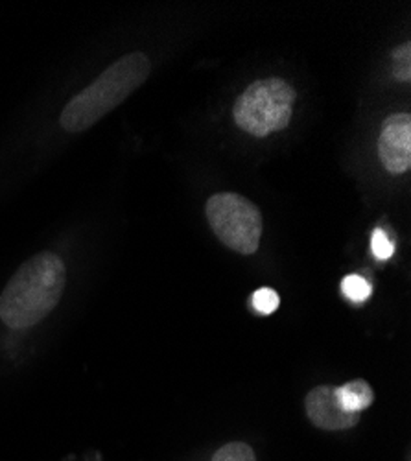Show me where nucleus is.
<instances>
[{
    "label": "nucleus",
    "instance_id": "10",
    "mask_svg": "<svg viewBox=\"0 0 411 461\" xmlns=\"http://www.w3.org/2000/svg\"><path fill=\"white\" fill-rule=\"evenodd\" d=\"M279 294L272 288H260L251 297V306L263 316H270L279 309Z\"/></svg>",
    "mask_w": 411,
    "mask_h": 461
},
{
    "label": "nucleus",
    "instance_id": "1",
    "mask_svg": "<svg viewBox=\"0 0 411 461\" xmlns=\"http://www.w3.org/2000/svg\"><path fill=\"white\" fill-rule=\"evenodd\" d=\"M65 283L61 257L50 251L30 257L0 295V320L13 330L37 325L58 306Z\"/></svg>",
    "mask_w": 411,
    "mask_h": 461
},
{
    "label": "nucleus",
    "instance_id": "4",
    "mask_svg": "<svg viewBox=\"0 0 411 461\" xmlns=\"http://www.w3.org/2000/svg\"><path fill=\"white\" fill-rule=\"evenodd\" d=\"M207 220L223 246L240 255L258 251L263 239V214L251 200L235 192H219L207 202Z\"/></svg>",
    "mask_w": 411,
    "mask_h": 461
},
{
    "label": "nucleus",
    "instance_id": "3",
    "mask_svg": "<svg viewBox=\"0 0 411 461\" xmlns=\"http://www.w3.org/2000/svg\"><path fill=\"white\" fill-rule=\"evenodd\" d=\"M293 104L295 91L282 78L256 80L235 102V122L255 137H268L288 128Z\"/></svg>",
    "mask_w": 411,
    "mask_h": 461
},
{
    "label": "nucleus",
    "instance_id": "5",
    "mask_svg": "<svg viewBox=\"0 0 411 461\" xmlns=\"http://www.w3.org/2000/svg\"><path fill=\"white\" fill-rule=\"evenodd\" d=\"M379 156L384 168L391 174H404L411 167V117L395 113L382 124L379 139Z\"/></svg>",
    "mask_w": 411,
    "mask_h": 461
},
{
    "label": "nucleus",
    "instance_id": "8",
    "mask_svg": "<svg viewBox=\"0 0 411 461\" xmlns=\"http://www.w3.org/2000/svg\"><path fill=\"white\" fill-rule=\"evenodd\" d=\"M210 461H256V456L247 443L235 441L218 448Z\"/></svg>",
    "mask_w": 411,
    "mask_h": 461
},
{
    "label": "nucleus",
    "instance_id": "2",
    "mask_svg": "<svg viewBox=\"0 0 411 461\" xmlns=\"http://www.w3.org/2000/svg\"><path fill=\"white\" fill-rule=\"evenodd\" d=\"M152 72L144 52H131L107 67L98 78L74 96L61 111L59 124L68 133H82L133 95Z\"/></svg>",
    "mask_w": 411,
    "mask_h": 461
},
{
    "label": "nucleus",
    "instance_id": "11",
    "mask_svg": "<svg viewBox=\"0 0 411 461\" xmlns=\"http://www.w3.org/2000/svg\"><path fill=\"white\" fill-rule=\"evenodd\" d=\"M393 76L398 82H409L411 80V45L404 43L393 52Z\"/></svg>",
    "mask_w": 411,
    "mask_h": 461
},
{
    "label": "nucleus",
    "instance_id": "9",
    "mask_svg": "<svg viewBox=\"0 0 411 461\" xmlns=\"http://www.w3.org/2000/svg\"><path fill=\"white\" fill-rule=\"evenodd\" d=\"M342 292L344 295L353 301V303H363L371 297L372 294V288L371 285L362 277V276H347L344 281H342Z\"/></svg>",
    "mask_w": 411,
    "mask_h": 461
},
{
    "label": "nucleus",
    "instance_id": "7",
    "mask_svg": "<svg viewBox=\"0 0 411 461\" xmlns=\"http://www.w3.org/2000/svg\"><path fill=\"white\" fill-rule=\"evenodd\" d=\"M335 399L345 411L360 413L375 402V392L365 380L358 378L347 382L342 388H335Z\"/></svg>",
    "mask_w": 411,
    "mask_h": 461
},
{
    "label": "nucleus",
    "instance_id": "6",
    "mask_svg": "<svg viewBox=\"0 0 411 461\" xmlns=\"http://www.w3.org/2000/svg\"><path fill=\"white\" fill-rule=\"evenodd\" d=\"M305 410L314 427L328 432L349 430L360 422V413H349L340 406L332 386L314 388L305 399Z\"/></svg>",
    "mask_w": 411,
    "mask_h": 461
},
{
    "label": "nucleus",
    "instance_id": "12",
    "mask_svg": "<svg viewBox=\"0 0 411 461\" xmlns=\"http://www.w3.org/2000/svg\"><path fill=\"white\" fill-rule=\"evenodd\" d=\"M371 249H372V255H375L379 260H389L395 253V244L386 235V230L379 227L371 237Z\"/></svg>",
    "mask_w": 411,
    "mask_h": 461
}]
</instances>
